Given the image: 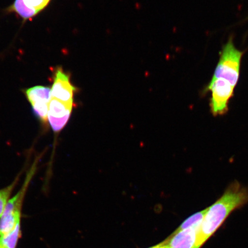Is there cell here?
Here are the masks:
<instances>
[{
	"label": "cell",
	"mask_w": 248,
	"mask_h": 248,
	"mask_svg": "<svg viewBox=\"0 0 248 248\" xmlns=\"http://www.w3.org/2000/svg\"><path fill=\"white\" fill-rule=\"evenodd\" d=\"M212 92L211 110L214 116L223 115L228 110L229 100L234 95V87L222 79H212L207 88Z\"/></svg>",
	"instance_id": "277c9868"
},
{
	"label": "cell",
	"mask_w": 248,
	"mask_h": 248,
	"mask_svg": "<svg viewBox=\"0 0 248 248\" xmlns=\"http://www.w3.org/2000/svg\"></svg>",
	"instance_id": "2e32d148"
},
{
	"label": "cell",
	"mask_w": 248,
	"mask_h": 248,
	"mask_svg": "<svg viewBox=\"0 0 248 248\" xmlns=\"http://www.w3.org/2000/svg\"><path fill=\"white\" fill-rule=\"evenodd\" d=\"M207 210V208L189 217L185 221L183 222L182 224L179 226L176 230H182V229L193 227V226L201 225L204 216L206 215Z\"/></svg>",
	"instance_id": "8fae6325"
},
{
	"label": "cell",
	"mask_w": 248,
	"mask_h": 248,
	"mask_svg": "<svg viewBox=\"0 0 248 248\" xmlns=\"http://www.w3.org/2000/svg\"><path fill=\"white\" fill-rule=\"evenodd\" d=\"M21 235V224L18 223L9 233L0 237V246L4 248H16Z\"/></svg>",
	"instance_id": "9c48e42d"
},
{
	"label": "cell",
	"mask_w": 248,
	"mask_h": 248,
	"mask_svg": "<svg viewBox=\"0 0 248 248\" xmlns=\"http://www.w3.org/2000/svg\"><path fill=\"white\" fill-rule=\"evenodd\" d=\"M18 180H19V178H18V176L12 184L0 190V218H1L6 204H7L9 200V198H10L12 193L13 192L14 189L16 185Z\"/></svg>",
	"instance_id": "7c38bea8"
},
{
	"label": "cell",
	"mask_w": 248,
	"mask_h": 248,
	"mask_svg": "<svg viewBox=\"0 0 248 248\" xmlns=\"http://www.w3.org/2000/svg\"><path fill=\"white\" fill-rule=\"evenodd\" d=\"M149 248H167L165 241L162 242V243H159V244L156 245L154 247H152Z\"/></svg>",
	"instance_id": "5bb4252c"
},
{
	"label": "cell",
	"mask_w": 248,
	"mask_h": 248,
	"mask_svg": "<svg viewBox=\"0 0 248 248\" xmlns=\"http://www.w3.org/2000/svg\"><path fill=\"white\" fill-rule=\"evenodd\" d=\"M248 202V188L238 182L232 183L222 196L207 208L201 226L203 245L215 233L232 212Z\"/></svg>",
	"instance_id": "6da1fadb"
},
{
	"label": "cell",
	"mask_w": 248,
	"mask_h": 248,
	"mask_svg": "<svg viewBox=\"0 0 248 248\" xmlns=\"http://www.w3.org/2000/svg\"><path fill=\"white\" fill-rule=\"evenodd\" d=\"M201 226L176 230L165 241L168 248H200L203 246Z\"/></svg>",
	"instance_id": "52a82bcc"
},
{
	"label": "cell",
	"mask_w": 248,
	"mask_h": 248,
	"mask_svg": "<svg viewBox=\"0 0 248 248\" xmlns=\"http://www.w3.org/2000/svg\"><path fill=\"white\" fill-rule=\"evenodd\" d=\"M243 54V51L235 48L232 38H229L222 49L212 79H224L235 88L239 79L241 61Z\"/></svg>",
	"instance_id": "7a4b0ae2"
},
{
	"label": "cell",
	"mask_w": 248,
	"mask_h": 248,
	"mask_svg": "<svg viewBox=\"0 0 248 248\" xmlns=\"http://www.w3.org/2000/svg\"><path fill=\"white\" fill-rule=\"evenodd\" d=\"M36 162L28 172L22 187L11 199H9L0 218V237L9 233L20 222L21 211L26 192L36 170Z\"/></svg>",
	"instance_id": "3957f363"
},
{
	"label": "cell",
	"mask_w": 248,
	"mask_h": 248,
	"mask_svg": "<svg viewBox=\"0 0 248 248\" xmlns=\"http://www.w3.org/2000/svg\"><path fill=\"white\" fill-rule=\"evenodd\" d=\"M27 100L32 107L34 113L43 124L48 122L49 102L51 100V88L44 86H36L24 91Z\"/></svg>",
	"instance_id": "5b68a950"
},
{
	"label": "cell",
	"mask_w": 248,
	"mask_h": 248,
	"mask_svg": "<svg viewBox=\"0 0 248 248\" xmlns=\"http://www.w3.org/2000/svg\"><path fill=\"white\" fill-rule=\"evenodd\" d=\"M77 91L78 89L70 81L69 74L64 72L62 67L56 69L51 88V98L75 105L74 94Z\"/></svg>",
	"instance_id": "8992f818"
},
{
	"label": "cell",
	"mask_w": 248,
	"mask_h": 248,
	"mask_svg": "<svg viewBox=\"0 0 248 248\" xmlns=\"http://www.w3.org/2000/svg\"><path fill=\"white\" fill-rule=\"evenodd\" d=\"M0 248H3L2 247L0 246Z\"/></svg>",
	"instance_id": "9a60e30c"
},
{
	"label": "cell",
	"mask_w": 248,
	"mask_h": 248,
	"mask_svg": "<svg viewBox=\"0 0 248 248\" xmlns=\"http://www.w3.org/2000/svg\"><path fill=\"white\" fill-rule=\"evenodd\" d=\"M8 11L15 12L24 20L30 19L38 14L35 11L27 7L24 0H15L13 5L9 8Z\"/></svg>",
	"instance_id": "30bf717a"
},
{
	"label": "cell",
	"mask_w": 248,
	"mask_h": 248,
	"mask_svg": "<svg viewBox=\"0 0 248 248\" xmlns=\"http://www.w3.org/2000/svg\"><path fill=\"white\" fill-rule=\"evenodd\" d=\"M51 0H24L25 4L39 14L44 9Z\"/></svg>",
	"instance_id": "4fadbf2b"
},
{
	"label": "cell",
	"mask_w": 248,
	"mask_h": 248,
	"mask_svg": "<svg viewBox=\"0 0 248 248\" xmlns=\"http://www.w3.org/2000/svg\"><path fill=\"white\" fill-rule=\"evenodd\" d=\"M74 106L51 98L49 102L48 122L52 131L57 133L64 128L69 122Z\"/></svg>",
	"instance_id": "ba28073f"
}]
</instances>
